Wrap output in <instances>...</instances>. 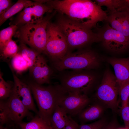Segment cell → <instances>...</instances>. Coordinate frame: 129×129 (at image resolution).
Here are the masks:
<instances>
[{
  "instance_id": "cell-4",
  "label": "cell",
  "mask_w": 129,
  "mask_h": 129,
  "mask_svg": "<svg viewBox=\"0 0 129 129\" xmlns=\"http://www.w3.org/2000/svg\"><path fill=\"white\" fill-rule=\"evenodd\" d=\"M54 68L57 71L66 70H93L100 64L99 57L90 49L80 50L69 52L63 57L52 62Z\"/></svg>"
},
{
  "instance_id": "cell-18",
  "label": "cell",
  "mask_w": 129,
  "mask_h": 129,
  "mask_svg": "<svg viewBox=\"0 0 129 129\" xmlns=\"http://www.w3.org/2000/svg\"><path fill=\"white\" fill-rule=\"evenodd\" d=\"M65 111L59 106L56 107L51 117L50 123L54 129H63L66 125L69 119Z\"/></svg>"
},
{
  "instance_id": "cell-30",
  "label": "cell",
  "mask_w": 129,
  "mask_h": 129,
  "mask_svg": "<svg viewBox=\"0 0 129 129\" xmlns=\"http://www.w3.org/2000/svg\"><path fill=\"white\" fill-rule=\"evenodd\" d=\"M11 1L9 0H0V15L4 13L12 5Z\"/></svg>"
},
{
  "instance_id": "cell-28",
  "label": "cell",
  "mask_w": 129,
  "mask_h": 129,
  "mask_svg": "<svg viewBox=\"0 0 129 129\" xmlns=\"http://www.w3.org/2000/svg\"><path fill=\"white\" fill-rule=\"evenodd\" d=\"M108 123L104 119H101L92 123L79 125V129H102Z\"/></svg>"
},
{
  "instance_id": "cell-13",
  "label": "cell",
  "mask_w": 129,
  "mask_h": 129,
  "mask_svg": "<svg viewBox=\"0 0 129 129\" xmlns=\"http://www.w3.org/2000/svg\"><path fill=\"white\" fill-rule=\"evenodd\" d=\"M6 101L10 121L17 124L26 117L31 118L33 114L19 99L14 90Z\"/></svg>"
},
{
  "instance_id": "cell-27",
  "label": "cell",
  "mask_w": 129,
  "mask_h": 129,
  "mask_svg": "<svg viewBox=\"0 0 129 129\" xmlns=\"http://www.w3.org/2000/svg\"><path fill=\"white\" fill-rule=\"evenodd\" d=\"M10 121L6 102L0 100V125L7 124Z\"/></svg>"
},
{
  "instance_id": "cell-36",
  "label": "cell",
  "mask_w": 129,
  "mask_h": 129,
  "mask_svg": "<svg viewBox=\"0 0 129 129\" xmlns=\"http://www.w3.org/2000/svg\"><path fill=\"white\" fill-rule=\"evenodd\" d=\"M128 104H129V98L128 101Z\"/></svg>"
},
{
  "instance_id": "cell-3",
  "label": "cell",
  "mask_w": 129,
  "mask_h": 129,
  "mask_svg": "<svg viewBox=\"0 0 129 129\" xmlns=\"http://www.w3.org/2000/svg\"><path fill=\"white\" fill-rule=\"evenodd\" d=\"M57 24L65 37L69 50L100 42L97 32L68 18L60 19Z\"/></svg>"
},
{
  "instance_id": "cell-32",
  "label": "cell",
  "mask_w": 129,
  "mask_h": 129,
  "mask_svg": "<svg viewBox=\"0 0 129 129\" xmlns=\"http://www.w3.org/2000/svg\"><path fill=\"white\" fill-rule=\"evenodd\" d=\"M117 127L116 124L114 122L108 123L102 129H116Z\"/></svg>"
},
{
  "instance_id": "cell-5",
  "label": "cell",
  "mask_w": 129,
  "mask_h": 129,
  "mask_svg": "<svg viewBox=\"0 0 129 129\" xmlns=\"http://www.w3.org/2000/svg\"><path fill=\"white\" fill-rule=\"evenodd\" d=\"M91 70H66L57 71V77L60 85L68 92L87 95L95 79Z\"/></svg>"
},
{
  "instance_id": "cell-17",
  "label": "cell",
  "mask_w": 129,
  "mask_h": 129,
  "mask_svg": "<svg viewBox=\"0 0 129 129\" xmlns=\"http://www.w3.org/2000/svg\"><path fill=\"white\" fill-rule=\"evenodd\" d=\"M103 108L98 104H92L84 109L77 115L81 121L85 122L97 119L102 114Z\"/></svg>"
},
{
  "instance_id": "cell-16",
  "label": "cell",
  "mask_w": 129,
  "mask_h": 129,
  "mask_svg": "<svg viewBox=\"0 0 129 129\" xmlns=\"http://www.w3.org/2000/svg\"><path fill=\"white\" fill-rule=\"evenodd\" d=\"M106 60L113 68L119 87L129 81V57L108 58Z\"/></svg>"
},
{
  "instance_id": "cell-21",
  "label": "cell",
  "mask_w": 129,
  "mask_h": 129,
  "mask_svg": "<svg viewBox=\"0 0 129 129\" xmlns=\"http://www.w3.org/2000/svg\"><path fill=\"white\" fill-rule=\"evenodd\" d=\"M31 1L27 0H18L6 11L0 15V26L8 19L23 9L26 5Z\"/></svg>"
},
{
  "instance_id": "cell-20",
  "label": "cell",
  "mask_w": 129,
  "mask_h": 129,
  "mask_svg": "<svg viewBox=\"0 0 129 129\" xmlns=\"http://www.w3.org/2000/svg\"><path fill=\"white\" fill-rule=\"evenodd\" d=\"M21 129H51V126L37 115L27 122H21L18 124Z\"/></svg>"
},
{
  "instance_id": "cell-11",
  "label": "cell",
  "mask_w": 129,
  "mask_h": 129,
  "mask_svg": "<svg viewBox=\"0 0 129 129\" xmlns=\"http://www.w3.org/2000/svg\"><path fill=\"white\" fill-rule=\"evenodd\" d=\"M87 95L76 92H68L59 106L70 116L77 115L90 103Z\"/></svg>"
},
{
  "instance_id": "cell-6",
  "label": "cell",
  "mask_w": 129,
  "mask_h": 129,
  "mask_svg": "<svg viewBox=\"0 0 129 129\" xmlns=\"http://www.w3.org/2000/svg\"><path fill=\"white\" fill-rule=\"evenodd\" d=\"M52 16L48 15L37 22L20 26L17 33L21 43L28 45L41 54L43 53L47 42V27Z\"/></svg>"
},
{
  "instance_id": "cell-12",
  "label": "cell",
  "mask_w": 129,
  "mask_h": 129,
  "mask_svg": "<svg viewBox=\"0 0 129 129\" xmlns=\"http://www.w3.org/2000/svg\"><path fill=\"white\" fill-rule=\"evenodd\" d=\"M108 14L106 22L113 28L129 38V9L123 6Z\"/></svg>"
},
{
  "instance_id": "cell-8",
  "label": "cell",
  "mask_w": 129,
  "mask_h": 129,
  "mask_svg": "<svg viewBox=\"0 0 129 129\" xmlns=\"http://www.w3.org/2000/svg\"><path fill=\"white\" fill-rule=\"evenodd\" d=\"M97 29L100 42L107 50L120 53L129 49V38L113 28L107 22Z\"/></svg>"
},
{
  "instance_id": "cell-2",
  "label": "cell",
  "mask_w": 129,
  "mask_h": 129,
  "mask_svg": "<svg viewBox=\"0 0 129 129\" xmlns=\"http://www.w3.org/2000/svg\"><path fill=\"white\" fill-rule=\"evenodd\" d=\"M28 84L38 108V115L51 126L52 114L68 92L60 84L47 86L35 82Z\"/></svg>"
},
{
  "instance_id": "cell-14",
  "label": "cell",
  "mask_w": 129,
  "mask_h": 129,
  "mask_svg": "<svg viewBox=\"0 0 129 129\" xmlns=\"http://www.w3.org/2000/svg\"><path fill=\"white\" fill-rule=\"evenodd\" d=\"M14 80V90L19 99L29 110L32 111L38 115L33 99L30 87L28 84L21 81L15 74L11 67Z\"/></svg>"
},
{
  "instance_id": "cell-19",
  "label": "cell",
  "mask_w": 129,
  "mask_h": 129,
  "mask_svg": "<svg viewBox=\"0 0 129 129\" xmlns=\"http://www.w3.org/2000/svg\"><path fill=\"white\" fill-rule=\"evenodd\" d=\"M18 52L21 54L27 62L30 72L38 57L41 53L28 48L25 44L22 43L19 47Z\"/></svg>"
},
{
  "instance_id": "cell-22",
  "label": "cell",
  "mask_w": 129,
  "mask_h": 129,
  "mask_svg": "<svg viewBox=\"0 0 129 129\" xmlns=\"http://www.w3.org/2000/svg\"><path fill=\"white\" fill-rule=\"evenodd\" d=\"M18 47L12 39L0 49V57L4 60L12 59L18 53Z\"/></svg>"
},
{
  "instance_id": "cell-26",
  "label": "cell",
  "mask_w": 129,
  "mask_h": 129,
  "mask_svg": "<svg viewBox=\"0 0 129 129\" xmlns=\"http://www.w3.org/2000/svg\"><path fill=\"white\" fill-rule=\"evenodd\" d=\"M119 95L121 107L128 104L129 98V81L119 87Z\"/></svg>"
},
{
  "instance_id": "cell-1",
  "label": "cell",
  "mask_w": 129,
  "mask_h": 129,
  "mask_svg": "<svg viewBox=\"0 0 129 129\" xmlns=\"http://www.w3.org/2000/svg\"><path fill=\"white\" fill-rule=\"evenodd\" d=\"M46 3L68 18L91 29L108 17V13L91 0H46Z\"/></svg>"
},
{
  "instance_id": "cell-10",
  "label": "cell",
  "mask_w": 129,
  "mask_h": 129,
  "mask_svg": "<svg viewBox=\"0 0 129 129\" xmlns=\"http://www.w3.org/2000/svg\"><path fill=\"white\" fill-rule=\"evenodd\" d=\"M53 9L41 0L31 1L19 14L14 24L18 27L29 23L37 22L42 20L46 13L51 12Z\"/></svg>"
},
{
  "instance_id": "cell-7",
  "label": "cell",
  "mask_w": 129,
  "mask_h": 129,
  "mask_svg": "<svg viewBox=\"0 0 129 129\" xmlns=\"http://www.w3.org/2000/svg\"><path fill=\"white\" fill-rule=\"evenodd\" d=\"M46 43L43 52L52 62L63 57L69 52L65 37L57 24L49 22L46 28Z\"/></svg>"
},
{
  "instance_id": "cell-29",
  "label": "cell",
  "mask_w": 129,
  "mask_h": 129,
  "mask_svg": "<svg viewBox=\"0 0 129 129\" xmlns=\"http://www.w3.org/2000/svg\"><path fill=\"white\" fill-rule=\"evenodd\" d=\"M121 115L124 123V127L129 129V104L121 107Z\"/></svg>"
},
{
  "instance_id": "cell-15",
  "label": "cell",
  "mask_w": 129,
  "mask_h": 129,
  "mask_svg": "<svg viewBox=\"0 0 129 129\" xmlns=\"http://www.w3.org/2000/svg\"><path fill=\"white\" fill-rule=\"evenodd\" d=\"M30 72L35 82L42 85L50 83L53 71L47 64L45 58L40 54L38 57Z\"/></svg>"
},
{
  "instance_id": "cell-9",
  "label": "cell",
  "mask_w": 129,
  "mask_h": 129,
  "mask_svg": "<svg viewBox=\"0 0 129 129\" xmlns=\"http://www.w3.org/2000/svg\"><path fill=\"white\" fill-rule=\"evenodd\" d=\"M119 86L115 75L109 70L104 73L96 93L97 98L113 111L118 105Z\"/></svg>"
},
{
  "instance_id": "cell-25",
  "label": "cell",
  "mask_w": 129,
  "mask_h": 129,
  "mask_svg": "<svg viewBox=\"0 0 129 129\" xmlns=\"http://www.w3.org/2000/svg\"><path fill=\"white\" fill-rule=\"evenodd\" d=\"M18 26L16 24L12 25L0 32V49L16 33Z\"/></svg>"
},
{
  "instance_id": "cell-35",
  "label": "cell",
  "mask_w": 129,
  "mask_h": 129,
  "mask_svg": "<svg viewBox=\"0 0 129 129\" xmlns=\"http://www.w3.org/2000/svg\"><path fill=\"white\" fill-rule=\"evenodd\" d=\"M116 129H127L126 128H125V127L124 128H118L117 127Z\"/></svg>"
},
{
  "instance_id": "cell-23",
  "label": "cell",
  "mask_w": 129,
  "mask_h": 129,
  "mask_svg": "<svg viewBox=\"0 0 129 129\" xmlns=\"http://www.w3.org/2000/svg\"><path fill=\"white\" fill-rule=\"evenodd\" d=\"M11 67L16 73H21L28 69L29 67L26 60L21 54L18 53L11 59Z\"/></svg>"
},
{
  "instance_id": "cell-31",
  "label": "cell",
  "mask_w": 129,
  "mask_h": 129,
  "mask_svg": "<svg viewBox=\"0 0 129 129\" xmlns=\"http://www.w3.org/2000/svg\"><path fill=\"white\" fill-rule=\"evenodd\" d=\"M63 129H79V125L69 116V119L65 126Z\"/></svg>"
},
{
  "instance_id": "cell-33",
  "label": "cell",
  "mask_w": 129,
  "mask_h": 129,
  "mask_svg": "<svg viewBox=\"0 0 129 129\" xmlns=\"http://www.w3.org/2000/svg\"><path fill=\"white\" fill-rule=\"evenodd\" d=\"M123 5L129 9V0H123Z\"/></svg>"
},
{
  "instance_id": "cell-37",
  "label": "cell",
  "mask_w": 129,
  "mask_h": 129,
  "mask_svg": "<svg viewBox=\"0 0 129 129\" xmlns=\"http://www.w3.org/2000/svg\"><path fill=\"white\" fill-rule=\"evenodd\" d=\"M51 129H53L51 127Z\"/></svg>"
},
{
  "instance_id": "cell-34",
  "label": "cell",
  "mask_w": 129,
  "mask_h": 129,
  "mask_svg": "<svg viewBox=\"0 0 129 129\" xmlns=\"http://www.w3.org/2000/svg\"><path fill=\"white\" fill-rule=\"evenodd\" d=\"M0 129H8L7 128L3 126V125H0Z\"/></svg>"
},
{
  "instance_id": "cell-24",
  "label": "cell",
  "mask_w": 129,
  "mask_h": 129,
  "mask_svg": "<svg viewBox=\"0 0 129 129\" xmlns=\"http://www.w3.org/2000/svg\"><path fill=\"white\" fill-rule=\"evenodd\" d=\"M2 73H0V99L3 100L8 99L11 94L14 87V83L5 81Z\"/></svg>"
}]
</instances>
